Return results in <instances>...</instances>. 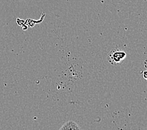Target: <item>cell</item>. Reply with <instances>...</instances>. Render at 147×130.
<instances>
[{"label":"cell","mask_w":147,"mask_h":130,"mask_svg":"<svg viewBox=\"0 0 147 130\" xmlns=\"http://www.w3.org/2000/svg\"><path fill=\"white\" fill-rule=\"evenodd\" d=\"M126 57H127V54L124 51L115 49L109 53L108 55V59L113 65H120L123 62Z\"/></svg>","instance_id":"6da1fadb"},{"label":"cell","mask_w":147,"mask_h":130,"mask_svg":"<svg viewBox=\"0 0 147 130\" xmlns=\"http://www.w3.org/2000/svg\"><path fill=\"white\" fill-rule=\"evenodd\" d=\"M59 129H81V128L73 121H69L63 125Z\"/></svg>","instance_id":"7a4b0ae2"},{"label":"cell","mask_w":147,"mask_h":130,"mask_svg":"<svg viewBox=\"0 0 147 130\" xmlns=\"http://www.w3.org/2000/svg\"><path fill=\"white\" fill-rule=\"evenodd\" d=\"M143 76H144V78L145 79H146V71H144V75H143Z\"/></svg>","instance_id":"3957f363"}]
</instances>
